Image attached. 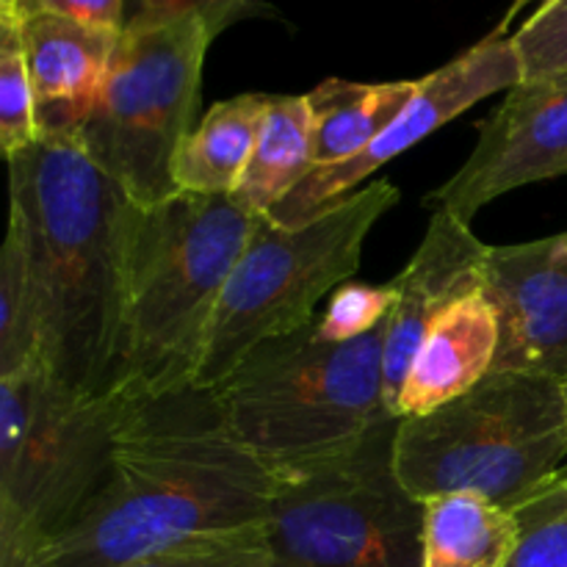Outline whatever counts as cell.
<instances>
[{"label": "cell", "mask_w": 567, "mask_h": 567, "mask_svg": "<svg viewBox=\"0 0 567 567\" xmlns=\"http://www.w3.org/2000/svg\"><path fill=\"white\" fill-rule=\"evenodd\" d=\"M567 175V72L520 81L482 122L480 142L457 175L424 197L432 210L474 219L487 203L529 183Z\"/></svg>", "instance_id": "11"}, {"label": "cell", "mask_w": 567, "mask_h": 567, "mask_svg": "<svg viewBox=\"0 0 567 567\" xmlns=\"http://www.w3.org/2000/svg\"><path fill=\"white\" fill-rule=\"evenodd\" d=\"M396 297V282L388 286L343 282L330 297L324 313L316 319V330L324 341H354L391 319Z\"/></svg>", "instance_id": "23"}, {"label": "cell", "mask_w": 567, "mask_h": 567, "mask_svg": "<svg viewBox=\"0 0 567 567\" xmlns=\"http://www.w3.org/2000/svg\"><path fill=\"white\" fill-rule=\"evenodd\" d=\"M532 3H535V0H515V3H513V6H509V11H507V14H504L502 25H498V28H496V31L507 33L509 22H513V20H515V17H518V11H520V9H526V6H532ZM543 3H548V0H540V6H543Z\"/></svg>", "instance_id": "29"}, {"label": "cell", "mask_w": 567, "mask_h": 567, "mask_svg": "<svg viewBox=\"0 0 567 567\" xmlns=\"http://www.w3.org/2000/svg\"><path fill=\"white\" fill-rule=\"evenodd\" d=\"M567 457L563 380L491 371L426 415L399 421L396 471L421 502L480 493L518 509Z\"/></svg>", "instance_id": "5"}, {"label": "cell", "mask_w": 567, "mask_h": 567, "mask_svg": "<svg viewBox=\"0 0 567 567\" xmlns=\"http://www.w3.org/2000/svg\"><path fill=\"white\" fill-rule=\"evenodd\" d=\"M419 92V81L354 83L330 78L305 94L313 136V169L363 153Z\"/></svg>", "instance_id": "17"}, {"label": "cell", "mask_w": 567, "mask_h": 567, "mask_svg": "<svg viewBox=\"0 0 567 567\" xmlns=\"http://www.w3.org/2000/svg\"><path fill=\"white\" fill-rule=\"evenodd\" d=\"M498 316L485 288L454 302L421 343L396 402L399 419L426 415L480 385L498 354Z\"/></svg>", "instance_id": "15"}, {"label": "cell", "mask_w": 567, "mask_h": 567, "mask_svg": "<svg viewBox=\"0 0 567 567\" xmlns=\"http://www.w3.org/2000/svg\"><path fill=\"white\" fill-rule=\"evenodd\" d=\"M138 408L72 391L44 363L0 377V567H22L75 518Z\"/></svg>", "instance_id": "6"}, {"label": "cell", "mask_w": 567, "mask_h": 567, "mask_svg": "<svg viewBox=\"0 0 567 567\" xmlns=\"http://www.w3.org/2000/svg\"><path fill=\"white\" fill-rule=\"evenodd\" d=\"M258 219L233 197L199 194L138 208L114 393L147 404L194 388L221 291Z\"/></svg>", "instance_id": "3"}, {"label": "cell", "mask_w": 567, "mask_h": 567, "mask_svg": "<svg viewBox=\"0 0 567 567\" xmlns=\"http://www.w3.org/2000/svg\"><path fill=\"white\" fill-rule=\"evenodd\" d=\"M524 529L513 509L452 493L426 502L424 567H507Z\"/></svg>", "instance_id": "18"}, {"label": "cell", "mask_w": 567, "mask_h": 567, "mask_svg": "<svg viewBox=\"0 0 567 567\" xmlns=\"http://www.w3.org/2000/svg\"><path fill=\"white\" fill-rule=\"evenodd\" d=\"M520 529H535L548 520L567 518V465L557 471L537 493H532L518 509H513Z\"/></svg>", "instance_id": "28"}, {"label": "cell", "mask_w": 567, "mask_h": 567, "mask_svg": "<svg viewBox=\"0 0 567 567\" xmlns=\"http://www.w3.org/2000/svg\"><path fill=\"white\" fill-rule=\"evenodd\" d=\"M33 363H44L42 324L25 247L9 225L0 249V377Z\"/></svg>", "instance_id": "20"}, {"label": "cell", "mask_w": 567, "mask_h": 567, "mask_svg": "<svg viewBox=\"0 0 567 567\" xmlns=\"http://www.w3.org/2000/svg\"><path fill=\"white\" fill-rule=\"evenodd\" d=\"M485 293L498 316L493 371L567 374V233L487 249Z\"/></svg>", "instance_id": "12"}, {"label": "cell", "mask_w": 567, "mask_h": 567, "mask_svg": "<svg viewBox=\"0 0 567 567\" xmlns=\"http://www.w3.org/2000/svg\"><path fill=\"white\" fill-rule=\"evenodd\" d=\"M507 567H567V518L526 529Z\"/></svg>", "instance_id": "27"}, {"label": "cell", "mask_w": 567, "mask_h": 567, "mask_svg": "<svg viewBox=\"0 0 567 567\" xmlns=\"http://www.w3.org/2000/svg\"><path fill=\"white\" fill-rule=\"evenodd\" d=\"M402 199L377 181L299 227L260 216L210 321L194 391H214L255 347L313 324L316 305L358 275L371 227Z\"/></svg>", "instance_id": "7"}, {"label": "cell", "mask_w": 567, "mask_h": 567, "mask_svg": "<svg viewBox=\"0 0 567 567\" xmlns=\"http://www.w3.org/2000/svg\"><path fill=\"white\" fill-rule=\"evenodd\" d=\"M20 33L39 127L42 133H78L103 94L122 31L37 14L20 22Z\"/></svg>", "instance_id": "14"}, {"label": "cell", "mask_w": 567, "mask_h": 567, "mask_svg": "<svg viewBox=\"0 0 567 567\" xmlns=\"http://www.w3.org/2000/svg\"><path fill=\"white\" fill-rule=\"evenodd\" d=\"M269 105L271 94H236L210 105L175 155L172 177L177 194L233 197Z\"/></svg>", "instance_id": "16"}, {"label": "cell", "mask_w": 567, "mask_h": 567, "mask_svg": "<svg viewBox=\"0 0 567 567\" xmlns=\"http://www.w3.org/2000/svg\"><path fill=\"white\" fill-rule=\"evenodd\" d=\"M399 421L282 476L264 524L271 567H424L426 502L399 480Z\"/></svg>", "instance_id": "8"}, {"label": "cell", "mask_w": 567, "mask_h": 567, "mask_svg": "<svg viewBox=\"0 0 567 567\" xmlns=\"http://www.w3.org/2000/svg\"><path fill=\"white\" fill-rule=\"evenodd\" d=\"M313 169V136L305 94H271L252 158L233 199L255 216L275 210Z\"/></svg>", "instance_id": "19"}, {"label": "cell", "mask_w": 567, "mask_h": 567, "mask_svg": "<svg viewBox=\"0 0 567 567\" xmlns=\"http://www.w3.org/2000/svg\"><path fill=\"white\" fill-rule=\"evenodd\" d=\"M37 14L70 17L86 25L122 31L127 22L125 0H0V17L25 20Z\"/></svg>", "instance_id": "25"}, {"label": "cell", "mask_w": 567, "mask_h": 567, "mask_svg": "<svg viewBox=\"0 0 567 567\" xmlns=\"http://www.w3.org/2000/svg\"><path fill=\"white\" fill-rule=\"evenodd\" d=\"M524 81L567 72V0H548L513 33Z\"/></svg>", "instance_id": "24"}, {"label": "cell", "mask_w": 567, "mask_h": 567, "mask_svg": "<svg viewBox=\"0 0 567 567\" xmlns=\"http://www.w3.org/2000/svg\"><path fill=\"white\" fill-rule=\"evenodd\" d=\"M6 164L9 225L28 255L44 365L78 393H114L138 205L78 133H42Z\"/></svg>", "instance_id": "2"}, {"label": "cell", "mask_w": 567, "mask_h": 567, "mask_svg": "<svg viewBox=\"0 0 567 567\" xmlns=\"http://www.w3.org/2000/svg\"><path fill=\"white\" fill-rule=\"evenodd\" d=\"M563 388H565V402H567V374H565V380H563Z\"/></svg>", "instance_id": "30"}, {"label": "cell", "mask_w": 567, "mask_h": 567, "mask_svg": "<svg viewBox=\"0 0 567 567\" xmlns=\"http://www.w3.org/2000/svg\"><path fill=\"white\" fill-rule=\"evenodd\" d=\"M210 42L194 14H133L122 28L103 94L78 138L138 208L177 194L172 166L194 131Z\"/></svg>", "instance_id": "9"}, {"label": "cell", "mask_w": 567, "mask_h": 567, "mask_svg": "<svg viewBox=\"0 0 567 567\" xmlns=\"http://www.w3.org/2000/svg\"><path fill=\"white\" fill-rule=\"evenodd\" d=\"M258 0H138L136 14H194L219 37L230 22L247 14Z\"/></svg>", "instance_id": "26"}, {"label": "cell", "mask_w": 567, "mask_h": 567, "mask_svg": "<svg viewBox=\"0 0 567 567\" xmlns=\"http://www.w3.org/2000/svg\"><path fill=\"white\" fill-rule=\"evenodd\" d=\"M487 249L491 244L480 241L468 221L435 210L424 241L393 280L399 297L385 341V404L393 415L410 365L435 321L454 302L485 288Z\"/></svg>", "instance_id": "13"}, {"label": "cell", "mask_w": 567, "mask_h": 567, "mask_svg": "<svg viewBox=\"0 0 567 567\" xmlns=\"http://www.w3.org/2000/svg\"><path fill=\"white\" fill-rule=\"evenodd\" d=\"M388 321L354 341H324L313 321L255 347L208 391L221 430L280 474L352 446L393 415L385 404Z\"/></svg>", "instance_id": "4"}, {"label": "cell", "mask_w": 567, "mask_h": 567, "mask_svg": "<svg viewBox=\"0 0 567 567\" xmlns=\"http://www.w3.org/2000/svg\"><path fill=\"white\" fill-rule=\"evenodd\" d=\"M520 81H524V72H520L513 37L493 31L491 37L443 64L441 70L419 78V92L410 100L408 109L363 153L338 166L310 169L308 177L266 216L282 227L308 225L332 205L352 197L354 188L377 169H382L388 161L408 153L410 147L432 136L437 127L457 120L480 100L496 92H509Z\"/></svg>", "instance_id": "10"}, {"label": "cell", "mask_w": 567, "mask_h": 567, "mask_svg": "<svg viewBox=\"0 0 567 567\" xmlns=\"http://www.w3.org/2000/svg\"><path fill=\"white\" fill-rule=\"evenodd\" d=\"M42 138L20 20L0 17V150L6 158Z\"/></svg>", "instance_id": "21"}, {"label": "cell", "mask_w": 567, "mask_h": 567, "mask_svg": "<svg viewBox=\"0 0 567 567\" xmlns=\"http://www.w3.org/2000/svg\"><path fill=\"white\" fill-rule=\"evenodd\" d=\"M125 567H271L264 524L219 535L192 537Z\"/></svg>", "instance_id": "22"}, {"label": "cell", "mask_w": 567, "mask_h": 567, "mask_svg": "<svg viewBox=\"0 0 567 567\" xmlns=\"http://www.w3.org/2000/svg\"><path fill=\"white\" fill-rule=\"evenodd\" d=\"M282 476L221 430L208 391L188 388L133 413L103 482L22 567H125L192 537L260 526Z\"/></svg>", "instance_id": "1"}]
</instances>
